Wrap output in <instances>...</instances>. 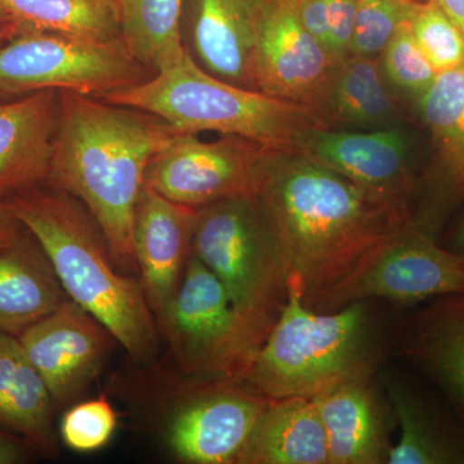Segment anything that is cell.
<instances>
[{"mask_svg":"<svg viewBox=\"0 0 464 464\" xmlns=\"http://www.w3.org/2000/svg\"><path fill=\"white\" fill-rule=\"evenodd\" d=\"M295 5H297L301 23L329 52L328 3L326 0H295Z\"/></svg>","mask_w":464,"mask_h":464,"instance_id":"d6a6232c","label":"cell"},{"mask_svg":"<svg viewBox=\"0 0 464 464\" xmlns=\"http://www.w3.org/2000/svg\"><path fill=\"white\" fill-rule=\"evenodd\" d=\"M195 382L168 423V448L183 463L237 464L271 399L243 380Z\"/></svg>","mask_w":464,"mask_h":464,"instance_id":"7c38bea8","label":"cell"},{"mask_svg":"<svg viewBox=\"0 0 464 464\" xmlns=\"http://www.w3.org/2000/svg\"><path fill=\"white\" fill-rule=\"evenodd\" d=\"M401 2L414 3V2H418V0H401Z\"/></svg>","mask_w":464,"mask_h":464,"instance_id":"f35d334b","label":"cell"},{"mask_svg":"<svg viewBox=\"0 0 464 464\" xmlns=\"http://www.w3.org/2000/svg\"><path fill=\"white\" fill-rule=\"evenodd\" d=\"M374 377L346 382L311 399L325 430L331 464L389 462L391 432L398 423Z\"/></svg>","mask_w":464,"mask_h":464,"instance_id":"ac0fdd59","label":"cell"},{"mask_svg":"<svg viewBox=\"0 0 464 464\" xmlns=\"http://www.w3.org/2000/svg\"><path fill=\"white\" fill-rule=\"evenodd\" d=\"M191 255L224 286L252 362L288 301V279L257 197L198 208Z\"/></svg>","mask_w":464,"mask_h":464,"instance_id":"8992f818","label":"cell"},{"mask_svg":"<svg viewBox=\"0 0 464 464\" xmlns=\"http://www.w3.org/2000/svg\"><path fill=\"white\" fill-rule=\"evenodd\" d=\"M275 150L232 134L203 140L182 133L150 161L145 185L195 209L230 198L257 197Z\"/></svg>","mask_w":464,"mask_h":464,"instance_id":"ba28073f","label":"cell"},{"mask_svg":"<svg viewBox=\"0 0 464 464\" xmlns=\"http://www.w3.org/2000/svg\"><path fill=\"white\" fill-rule=\"evenodd\" d=\"M411 34L436 72L464 67V36L433 0H418L409 17Z\"/></svg>","mask_w":464,"mask_h":464,"instance_id":"83f0119b","label":"cell"},{"mask_svg":"<svg viewBox=\"0 0 464 464\" xmlns=\"http://www.w3.org/2000/svg\"><path fill=\"white\" fill-rule=\"evenodd\" d=\"M116 2H118V0H116Z\"/></svg>","mask_w":464,"mask_h":464,"instance_id":"ab89813d","label":"cell"},{"mask_svg":"<svg viewBox=\"0 0 464 464\" xmlns=\"http://www.w3.org/2000/svg\"><path fill=\"white\" fill-rule=\"evenodd\" d=\"M326 3H328L329 53L337 63H341L350 54L357 0H326Z\"/></svg>","mask_w":464,"mask_h":464,"instance_id":"1f68e13d","label":"cell"},{"mask_svg":"<svg viewBox=\"0 0 464 464\" xmlns=\"http://www.w3.org/2000/svg\"><path fill=\"white\" fill-rule=\"evenodd\" d=\"M401 353L464 422V293L431 299L409 317Z\"/></svg>","mask_w":464,"mask_h":464,"instance_id":"44dd1931","label":"cell"},{"mask_svg":"<svg viewBox=\"0 0 464 464\" xmlns=\"http://www.w3.org/2000/svg\"><path fill=\"white\" fill-rule=\"evenodd\" d=\"M182 134L163 119L100 97L60 92L50 181L100 226L119 270L137 273L133 224L150 161Z\"/></svg>","mask_w":464,"mask_h":464,"instance_id":"7a4b0ae2","label":"cell"},{"mask_svg":"<svg viewBox=\"0 0 464 464\" xmlns=\"http://www.w3.org/2000/svg\"><path fill=\"white\" fill-rule=\"evenodd\" d=\"M8 201L50 259L67 297L97 317L132 359L149 362L160 331L141 282L119 270L83 204L57 188H32Z\"/></svg>","mask_w":464,"mask_h":464,"instance_id":"3957f363","label":"cell"},{"mask_svg":"<svg viewBox=\"0 0 464 464\" xmlns=\"http://www.w3.org/2000/svg\"><path fill=\"white\" fill-rule=\"evenodd\" d=\"M163 334L194 381L243 380L252 364L227 293L191 253Z\"/></svg>","mask_w":464,"mask_h":464,"instance_id":"9c48e42d","label":"cell"},{"mask_svg":"<svg viewBox=\"0 0 464 464\" xmlns=\"http://www.w3.org/2000/svg\"><path fill=\"white\" fill-rule=\"evenodd\" d=\"M237 464H331L325 430L313 400L271 399Z\"/></svg>","mask_w":464,"mask_h":464,"instance_id":"cb8c5ba5","label":"cell"},{"mask_svg":"<svg viewBox=\"0 0 464 464\" xmlns=\"http://www.w3.org/2000/svg\"><path fill=\"white\" fill-rule=\"evenodd\" d=\"M382 72L391 90L415 102L431 87L438 72L424 56L411 34L409 20L396 30L380 58Z\"/></svg>","mask_w":464,"mask_h":464,"instance_id":"f1b7e54d","label":"cell"},{"mask_svg":"<svg viewBox=\"0 0 464 464\" xmlns=\"http://www.w3.org/2000/svg\"><path fill=\"white\" fill-rule=\"evenodd\" d=\"M433 145V160L418 179L413 224L440 240L449 217L464 203V67L439 72L413 103Z\"/></svg>","mask_w":464,"mask_h":464,"instance_id":"4fadbf2b","label":"cell"},{"mask_svg":"<svg viewBox=\"0 0 464 464\" xmlns=\"http://www.w3.org/2000/svg\"><path fill=\"white\" fill-rule=\"evenodd\" d=\"M121 42L21 32L0 45V97L41 91L103 97L151 76Z\"/></svg>","mask_w":464,"mask_h":464,"instance_id":"52a82bcc","label":"cell"},{"mask_svg":"<svg viewBox=\"0 0 464 464\" xmlns=\"http://www.w3.org/2000/svg\"><path fill=\"white\" fill-rule=\"evenodd\" d=\"M267 2L183 0V50L208 74L257 91L256 58Z\"/></svg>","mask_w":464,"mask_h":464,"instance_id":"2e32d148","label":"cell"},{"mask_svg":"<svg viewBox=\"0 0 464 464\" xmlns=\"http://www.w3.org/2000/svg\"><path fill=\"white\" fill-rule=\"evenodd\" d=\"M118 424L114 408L105 398L72 405L61 420V438L79 453L100 450L111 440Z\"/></svg>","mask_w":464,"mask_h":464,"instance_id":"4dcf8cb0","label":"cell"},{"mask_svg":"<svg viewBox=\"0 0 464 464\" xmlns=\"http://www.w3.org/2000/svg\"><path fill=\"white\" fill-rule=\"evenodd\" d=\"M23 224L18 221L8 200H0V249L14 246L23 237Z\"/></svg>","mask_w":464,"mask_h":464,"instance_id":"836d02e7","label":"cell"},{"mask_svg":"<svg viewBox=\"0 0 464 464\" xmlns=\"http://www.w3.org/2000/svg\"><path fill=\"white\" fill-rule=\"evenodd\" d=\"M414 3L357 0L355 25L348 56L381 58L398 27L411 17Z\"/></svg>","mask_w":464,"mask_h":464,"instance_id":"f546056e","label":"cell"},{"mask_svg":"<svg viewBox=\"0 0 464 464\" xmlns=\"http://www.w3.org/2000/svg\"><path fill=\"white\" fill-rule=\"evenodd\" d=\"M381 384L400 429L387 464H464V422L448 402L398 375Z\"/></svg>","mask_w":464,"mask_h":464,"instance_id":"ffe728a7","label":"cell"},{"mask_svg":"<svg viewBox=\"0 0 464 464\" xmlns=\"http://www.w3.org/2000/svg\"><path fill=\"white\" fill-rule=\"evenodd\" d=\"M440 243L451 252L464 256V215L458 219L456 225L449 230L445 237L440 239Z\"/></svg>","mask_w":464,"mask_h":464,"instance_id":"d590c367","label":"cell"},{"mask_svg":"<svg viewBox=\"0 0 464 464\" xmlns=\"http://www.w3.org/2000/svg\"><path fill=\"white\" fill-rule=\"evenodd\" d=\"M257 198L288 286L315 311L413 221L411 208L382 199L295 149L275 150Z\"/></svg>","mask_w":464,"mask_h":464,"instance_id":"6da1fadb","label":"cell"},{"mask_svg":"<svg viewBox=\"0 0 464 464\" xmlns=\"http://www.w3.org/2000/svg\"><path fill=\"white\" fill-rule=\"evenodd\" d=\"M338 63L301 23L295 0H268L256 58L257 91L311 110Z\"/></svg>","mask_w":464,"mask_h":464,"instance_id":"9a60e30c","label":"cell"},{"mask_svg":"<svg viewBox=\"0 0 464 464\" xmlns=\"http://www.w3.org/2000/svg\"><path fill=\"white\" fill-rule=\"evenodd\" d=\"M67 299L38 241L34 246L23 237L0 249V333L18 337Z\"/></svg>","mask_w":464,"mask_h":464,"instance_id":"603a6c76","label":"cell"},{"mask_svg":"<svg viewBox=\"0 0 464 464\" xmlns=\"http://www.w3.org/2000/svg\"><path fill=\"white\" fill-rule=\"evenodd\" d=\"M20 32H44L88 42L121 39L116 0H0Z\"/></svg>","mask_w":464,"mask_h":464,"instance_id":"484cf974","label":"cell"},{"mask_svg":"<svg viewBox=\"0 0 464 464\" xmlns=\"http://www.w3.org/2000/svg\"><path fill=\"white\" fill-rule=\"evenodd\" d=\"M288 289L282 315L243 381L268 399H314L377 374L384 337L375 299L317 313L304 304L297 289Z\"/></svg>","mask_w":464,"mask_h":464,"instance_id":"277c9868","label":"cell"},{"mask_svg":"<svg viewBox=\"0 0 464 464\" xmlns=\"http://www.w3.org/2000/svg\"><path fill=\"white\" fill-rule=\"evenodd\" d=\"M295 150L413 213L420 179L418 134L408 123L368 130L314 127Z\"/></svg>","mask_w":464,"mask_h":464,"instance_id":"8fae6325","label":"cell"},{"mask_svg":"<svg viewBox=\"0 0 464 464\" xmlns=\"http://www.w3.org/2000/svg\"><path fill=\"white\" fill-rule=\"evenodd\" d=\"M50 391L54 408L70 404L96 380L114 335L72 299L18 335Z\"/></svg>","mask_w":464,"mask_h":464,"instance_id":"5bb4252c","label":"cell"},{"mask_svg":"<svg viewBox=\"0 0 464 464\" xmlns=\"http://www.w3.org/2000/svg\"><path fill=\"white\" fill-rule=\"evenodd\" d=\"M311 111L319 127L331 130H380L408 123L401 99L384 79L380 58L348 56L341 61Z\"/></svg>","mask_w":464,"mask_h":464,"instance_id":"7402d4cb","label":"cell"},{"mask_svg":"<svg viewBox=\"0 0 464 464\" xmlns=\"http://www.w3.org/2000/svg\"><path fill=\"white\" fill-rule=\"evenodd\" d=\"M101 99L150 112L181 133L232 134L276 150L295 149L310 128L319 127L311 110L221 81L188 53Z\"/></svg>","mask_w":464,"mask_h":464,"instance_id":"5b68a950","label":"cell"},{"mask_svg":"<svg viewBox=\"0 0 464 464\" xmlns=\"http://www.w3.org/2000/svg\"><path fill=\"white\" fill-rule=\"evenodd\" d=\"M53 401L16 335L0 333V429L51 451Z\"/></svg>","mask_w":464,"mask_h":464,"instance_id":"d4e9b609","label":"cell"},{"mask_svg":"<svg viewBox=\"0 0 464 464\" xmlns=\"http://www.w3.org/2000/svg\"><path fill=\"white\" fill-rule=\"evenodd\" d=\"M118 5L121 42L151 74L185 56L183 0H118Z\"/></svg>","mask_w":464,"mask_h":464,"instance_id":"4316f807","label":"cell"},{"mask_svg":"<svg viewBox=\"0 0 464 464\" xmlns=\"http://www.w3.org/2000/svg\"><path fill=\"white\" fill-rule=\"evenodd\" d=\"M20 32L14 21L8 16L7 12L0 5V45L14 38Z\"/></svg>","mask_w":464,"mask_h":464,"instance_id":"74e56055","label":"cell"},{"mask_svg":"<svg viewBox=\"0 0 464 464\" xmlns=\"http://www.w3.org/2000/svg\"><path fill=\"white\" fill-rule=\"evenodd\" d=\"M60 116V92L0 102V200L48 181Z\"/></svg>","mask_w":464,"mask_h":464,"instance_id":"d6986e66","label":"cell"},{"mask_svg":"<svg viewBox=\"0 0 464 464\" xmlns=\"http://www.w3.org/2000/svg\"><path fill=\"white\" fill-rule=\"evenodd\" d=\"M453 20L464 36V0H433Z\"/></svg>","mask_w":464,"mask_h":464,"instance_id":"8d00e7d4","label":"cell"},{"mask_svg":"<svg viewBox=\"0 0 464 464\" xmlns=\"http://www.w3.org/2000/svg\"><path fill=\"white\" fill-rule=\"evenodd\" d=\"M29 445L25 440H18L17 436L0 430V464L25 462L29 457Z\"/></svg>","mask_w":464,"mask_h":464,"instance_id":"e575fe53","label":"cell"},{"mask_svg":"<svg viewBox=\"0 0 464 464\" xmlns=\"http://www.w3.org/2000/svg\"><path fill=\"white\" fill-rule=\"evenodd\" d=\"M198 209L143 186L133 224L137 273L159 331L166 329L191 253Z\"/></svg>","mask_w":464,"mask_h":464,"instance_id":"e0dca14e","label":"cell"},{"mask_svg":"<svg viewBox=\"0 0 464 464\" xmlns=\"http://www.w3.org/2000/svg\"><path fill=\"white\" fill-rule=\"evenodd\" d=\"M459 293H464V256L445 248L411 221L316 311L332 313L362 299L417 306Z\"/></svg>","mask_w":464,"mask_h":464,"instance_id":"30bf717a","label":"cell"}]
</instances>
